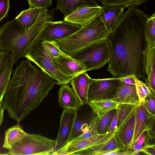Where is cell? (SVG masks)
I'll return each instance as SVG.
<instances>
[{"label": "cell", "mask_w": 155, "mask_h": 155, "mask_svg": "<svg viewBox=\"0 0 155 155\" xmlns=\"http://www.w3.org/2000/svg\"><path fill=\"white\" fill-rule=\"evenodd\" d=\"M128 7L108 38L110 47L107 70L114 77L134 75L144 81L145 56L147 44L144 28L148 18L143 11Z\"/></svg>", "instance_id": "1"}, {"label": "cell", "mask_w": 155, "mask_h": 155, "mask_svg": "<svg viewBox=\"0 0 155 155\" xmlns=\"http://www.w3.org/2000/svg\"><path fill=\"white\" fill-rule=\"evenodd\" d=\"M57 83L29 60H23L14 71L2 106L9 117L19 123L41 104Z\"/></svg>", "instance_id": "2"}, {"label": "cell", "mask_w": 155, "mask_h": 155, "mask_svg": "<svg viewBox=\"0 0 155 155\" xmlns=\"http://www.w3.org/2000/svg\"><path fill=\"white\" fill-rule=\"evenodd\" d=\"M54 11L43 9L35 22L26 30L15 18L0 27V52L11 51L13 65L24 57L47 23L53 21Z\"/></svg>", "instance_id": "3"}, {"label": "cell", "mask_w": 155, "mask_h": 155, "mask_svg": "<svg viewBox=\"0 0 155 155\" xmlns=\"http://www.w3.org/2000/svg\"><path fill=\"white\" fill-rule=\"evenodd\" d=\"M112 31L106 28L99 15L73 34L53 42L63 53L72 57L89 45L107 38Z\"/></svg>", "instance_id": "4"}, {"label": "cell", "mask_w": 155, "mask_h": 155, "mask_svg": "<svg viewBox=\"0 0 155 155\" xmlns=\"http://www.w3.org/2000/svg\"><path fill=\"white\" fill-rule=\"evenodd\" d=\"M39 37L33 43L24 57L36 64L41 69L54 79L58 85L68 84L72 78L63 74L54 63L42 44Z\"/></svg>", "instance_id": "5"}, {"label": "cell", "mask_w": 155, "mask_h": 155, "mask_svg": "<svg viewBox=\"0 0 155 155\" xmlns=\"http://www.w3.org/2000/svg\"><path fill=\"white\" fill-rule=\"evenodd\" d=\"M110 47L108 38L95 42L71 57L80 61L86 71L100 69L108 63Z\"/></svg>", "instance_id": "6"}, {"label": "cell", "mask_w": 155, "mask_h": 155, "mask_svg": "<svg viewBox=\"0 0 155 155\" xmlns=\"http://www.w3.org/2000/svg\"><path fill=\"white\" fill-rule=\"evenodd\" d=\"M56 140L41 135L27 133L20 141L9 149L8 154L53 155Z\"/></svg>", "instance_id": "7"}, {"label": "cell", "mask_w": 155, "mask_h": 155, "mask_svg": "<svg viewBox=\"0 0 155 155\" xmlns=\"http://www.w3.org/2000/svg\"><path fill=\"white\" fill-rule=\"evenodd\" d=\"M120 78L97 79L89 86L87 100L111 99L114 96L120 83Z\"/></svg>", "instance_id": "8"}, {"label": "cell", "mask_w": 155, "mask_h": 155, "mask_svg": "<svg viewBox=\"0 0 155 155\" xmlns=\"http://www.w3.org/2000/svg\"><path fill=\"white\" fill-rule=\"evenodd\" d=\"M81 26L63 20L48 22L39 37L42 41H54L62 39L74 33Z\"/></svg>", "instance_id": "9"}, {"label": "cell", "mask_w": 155, "mask_h": 155, "mask_svg": "<svg viewBox=\"0 0 155 155\" xmlns=\"http://www.w3.org/2000/svg\"><path fill=\"white\" fill-rule=\"evenodd\" d=\"M138 105L118 127L115 132L114 138L121 151H131Z\"/></svg>", "instance_id": "10"}, {"label": "cell", "mask_w": 155, "mask_h": 155, "mask_svg": "<svg viewBox=\"0 0 155 155\" xmlns=\"http://www.w3.org/2000/svg\"><path fill=\"white\" fill-rule=\"evenodd\" d=\"M90 107L88 104H85L81 105L76 110L72 130L67 144L88 130L90 124L95 115Z\"/></svg>", "instance_id": "11"}, {"label": "cell", "mask_w": 155, "mask_h": 155, "mask_svg": "<svg viewBox=\"0 0 155 155\" xmlns=\"http://www.w3.org/2000/svg\"><path fill=\"white\" fill-rule=\"evenodd\" d=\"M75 114V110L64 108L60 117L59 129L53 155L67 144L72 130Z\"/></svg>", "instance_id": "12"}, {"label": "cell", "mask_w": 155, "mask_h": 155, "mask_svg": "<svg viewBox=\"0 0 155 155\" xmlns=\"http://www.w3.org/2000/svg\"><path fill=\"white\" fill-rule=\"evenodd\" d=\"M155 120V115L149 111L144 101L140 103L137 107L132 145L142 133L154 127Z\"/></svg>", "instance_id": "13"}, {"label": "cell", "mask_w": 155, "mask_h": 155, "mask_svg": "<svg viewBox=\"0 0 155 155\" xmlns=\"http://www.w3.org/2000/svg\"><path fill=\"white\" fill-rule=\"evenodd\" d=\"M52 60L63 74L72 78L86 72L85 68L80 61L64 53Z\"/></svg>", "instance_id": "14"}, {"label": "cell", "mask_w": 155, "mask_h": 155, "mask_svg": "<svg viewBox=\"0 0 155 155\" xmlns=\"http://www.w3.org/2000/svg\"><path fill=\"white\" fill-rule=\"evenodd\" d=\"M109 133L98 134L88 138L68 143L53 155H74L77 152L96 145L103 140Z\"/></svg>", "instance_id": "15"}, {"label": "cell", "mask_w": 155, "mask_h": 155, "mask_svg": "<svg viewBox=\"0 0 155 155\" xmlns=\"http://www.w3.org/2000/svg\"><path fill=\"white\" fill-rule=\"evenodd\" d=\"M102 6L80 7L64 18V20L82 26L99 15Z\"/></svg>", "instance_id": "16"}, {"label": "cell", "mask_w": 155, "mask_h": 155, "mask_svg": "<svg viewBox=\"0 0 155 155\" xmlns=\"http://www.w3.org/2000/svg\"><path fill=\"white\" fill-rule=\"evenodd\" d=\"M97 79L91 78L85 72L74 77L71 81L72 88L82 104H88L87 96L89 86Z\"/></svg>", "instance_id": "17"}, {"label": "cell", "mask_w": 155, "mask_h": 155, "mask_svg": "<svg viewBox=\"0 0 155 155\" xmlns=\"http://www.w3.org/2000/svg\"><path fill=\"white\" fill-rule=\"evenodd\" d=\"M111 99L119 104L136 106L140 104L135 85L127 84L122 81L114 97Z\"/></svg>", "instance_id": "18"}, {"label": "cell", "mask_w": 155, "mask_h": 155, "mask_svg": "<svg viewBox=\"0 0 155 155\" xmlns=\"http://www.w3.org/2000/svg\"><path fill=\"white\" fill-rule=\"evenodd\" d=\"M13 65L11 51L4 53L0 64V102L2 103L11 80Z\"/></svg>", "instance_id": "19"}, {"label": "cell", "mask_w": 155, "mask_h": 155, "mask_svg": "<svg viewBox=\"0 0 155 155\" xmlns=\"http://www.w3.org/2000/svg\"><path fill=\"white\" fill-rule=\"evenodd\" d=\"M145 84L155 95V45L147 44L145 61Z\"/></svg>", "instance_id": "20"}, {"label": "cell", "mask_w": 155, "mask_h": 155, "mask_svg": "<svg viewBox=\"0 0 155 155\" xmlns=\"http://www.w3.org/2000/svg\"><path fill=\"white\" fill-rule=\"evenodd\" d=\"M124 8L118 6H104L99 15L106 28L112 31L122 18Z\"/></svg>", "instance_id": "21"}, {"label": "cell", "mask_w": 155, "mask_h": 155, "mask_svg": "<svg viewBox=\"0 0 155 155\" xmlns=\"http://www.w3.org/2000/svg\"><path fill=\"white\" fill-rule=\"evenodd\" d=\"M58 95L59 104L64 108L76 110L82 104L72 88L68 84L61 85Z\"/></svg>", "instance_id": "22"}, {"label": "cell", "mask_w": 155, "mask_h": 155, "mask_svg": "<svg viewBox=\"0 0 155 155\" xmlns=\"http://www.w3.org/2000/svg\"><path fill=\"white\" fill-rule=\"evenodd\" d=\"M54 9L59 10L66 17L78 8L82 6L97 7L100 6L96 0H56Z\"/></svg>", "instance_id": "23"}, {"label": "cell", "mask_w": 155, "mask_h": 155, "mask_svg": "<svg viewBox=\"0 0 155 155\" xmlns=\"http://www.w3.org/2000/svg\"><path fill=\"white\" fill-rule=\"evenodd\" d=\"M26 133L19 123L8 128L5 133L3 147L8 150L21 140Z\"/></svg>", "instance_id": "24"}, {"label": "cell", "mask_w": 155, "mask_h": 155, "mask_svg": "<svg viewBox=\"0 0 155 155\" xmlns=\"http://www.w3.org/2000/svg\"><path fill=\"white\" fill-rule=\"evenodd\" d=\"M88 104L94 113L101 119L110 111L116 109L119 103L111 99L91 101Z\"/></svg>", "instance_id": "25"}, {"label": "cell", "mask_w": 155, "mask_h": 155, "mask_svg": "<svg viewBox=\"0 0 155 155\" xmlns=\"http://www.w3.org/2000/svg\"><path fill=\"white\" fill-rule=\"evenodd\" d=\"M43 9L30 6L21 12L15 18L24 29H27L35 22Z\"/></svg>", "instance_id": "26"}, {"label": "cell", "mask_w": 155, "mask_h": 155, "mask_svg": "<svg viewBox=\"0 0 155 155\" xmlns=\"http://www.w3.org/2000/svg\"><path fill=\"white\" fill-rule=\"evenodd\" d=\"M104 6H118L124 8L140 6L147 0H97Z\"/></svg>", "instance_id": "27"}, {"label": "cell", "mask_w": 155, "mask_h": 155, "mask_svg": "<svg viewBox=\"0 0 155 155\" xmlns=\"http://www.w3.org/2000/svg\"><path fill=\"white\" fill-rule=\"evenodd\" d=\"M144 35L147 44L155 45V13L149 17L145 25Z\"/></svg>", "instance_id": "28"}, {"label": "cell", "mask_w": 155, "mask_h": 155, "mask_svg": "<svg viewBox=\"0 0 155 155\" xmlns=\"http://www.w3.org/2000/svg\"><path fill=\"white\" fill-rule=\"evenodd\" d=\"M137 106L127 104H118L116 109L118 128Z\"/></svg>", "instance_id": "29"}, {"label": "cell", "mask_w": 155, "mask_h": 155, "mask_svg": "<svg viewBox=\"0 0 155 155\" xmlns=\"http://www.w3.org/2000/svg\"><path fill=\"white\" fill-rule=\"evenodd\" d=\"M133 78L135 82L137 92L139 99L140 103L143 102L147 97L153 94L145 83L137 78L134 75H133Z\"/></svg>", "instance_id": "30"}, {"label": "cell", "mask_w": 155, "mask_h": 155, "mask_svg": "<svg viewBox=\"0 0 155 155\" xmlns=\"http://www.w3.org/2000/svg\"><path fill=\"white\" fill-rule=\"evenodd\" d=\"M115 110L116 109H114L110 111L100 119L97 127L98 134L107 133Z\"/></svg>", "instance_id": "31"}, {"label": "cell", "mask_w": 155, "mask_h": 155, "mask_svg": "<svg viewBox=\"0 0 155 155\" xmlns=\"http://www.w3.org/2000/svg\"><path fill=\"white\" fill-rule=\"evenodd\" d=\"M99 120L100 118L98 117L97 115H95L90 124L88 130L82 134L68 143L75 142L79 140L88 138L98 134L97 131V127Z\"/></svg>", "instance_id": "32"}, {"label": "cell", "mask_w": 155, "mask_h": 155, "mask_svg": "<svg viewBox=\"0 0 155 155\" xmlns=\"http://www.w3.org/2000/svg\"><path fill=\"white\" fill-rule=\"evenodd\" d=\"M42 44L52 59L63 53L53 41H42Z\"/></svg>", "instance_id": "33"}, {"label": "cell", "mask_w": 155, "mask_h": 155, "mask_svg": "<svg viewBox=\"0 0 155 155\" xmlns=\"http://www.w3.org/2000/svg\"><path fill=\"white\" fill-rule=\"evenodd\" d=\"M118 151H120V149L114 137L106 143L96 155H105L107 152Z\"/></svg>", "instance_id": "34"}, {"label": "cell", "mask_w": 155, "mask_h": 155, "mask_svg": "<svg viewBox=\"0 0 155 155\" xmlns=\"http://www.w3.org/2000/svg\"><path fill=\"white\" fill-rule=\"evenodd\" d=\"M30 6L40 8H47L52 5V0H27Z\"/></svg>", "instance_id": "35"}, {"label": "cell", "mask_w": 155, "mask_h": 155, "mask_svg": "<svg viewBox=\"0 0 155 155\" xmlns=\"http://www.w3.org/2000/svg\"><path fill=\"white\" fill-rule=\"evenodd\" d=\"M9 8V0H0V21L7 16Z\"/></svg>", "instance_id": "36"}, {"label": "cell", "mask_w": 155, "mask_h": 155, "mask_svg": "<svg viewBox=\"0 0 155 155\" xmlns=\"http://www.w3.org/2000/svg\"><path fill=\"white\" fill-rule=\"evenodd\" d=\"M144 102L149 111L155 115V96L152 94L147 97Z\"/></svg>", "instance_id": "37"}, {"label": "cell", "mask_w": 155, "mask_h": 155, "mask_svg": "<svg viewBox=\"0 0 155 155\" xmlns=\"http://www.w3.org/2000/svg\"><path fill=\"white\" fill-rule=\"evenodd\" d=\"M145 154L150 155H155V145L150 144L144 146L139 150Z\"/></svg>", "instance_id": "38"}, {"label": "cell", "mask_w": 155, "mask_h": 155, "mask_svg": "<svg viewBox=\"0 0 155 155\" xmlns=\"http://www.w3.org/2000/svg\"><path fill=\"white\" fill-rule=\"evenodd\" d=\"M117 125V116L115 110L107 132H110L114 130H117L118 129Z\"/></svg>", "instance_id": "39"}, {"label": "cell", "mask_w": 155, "mask_h": 155, "mask_svg": "<svg viewBox=\"0 0 155 155\" xmlns=\"http://www.w3.org/2000/svg\"><path fill=\"white\" fill-rule=\"evenodd\" d=\"M146 135V131H145L139 136L134 143L142 147L144 146L145 142Z\"/></svg>", "instance_id": "40"}, {"label": "cell", "mask_w": 155, "mask_h": 155, "mask_svg": "<svg viewBox=\"0 0 155 155\" xmlns=\"http://www.w3.org/2000/svg\"><path fill=\"white\" fill-rule=\"evenodd\" d=\"M133 75L134 74L121 77V81L127 84L135 85V82L133 78Z\"/></svg>", "instance_id": "41"}, {"label": "cell", "mask_w": 155, "mask_h": 155, "mask_svg": "<svg viewBox=\"0 0 155 155\" xmlns=\"http://www.w3.org/2000/svg\"><path fill=\"white\" fill-rule=\"evenodd\" d=\"M4 110V109L2 106L1 103L0 102V127L3 121Z\"/></svg>", "instance_id": "42"}, {"label": "cell", "mask_w": 155, "mask_h": 155, "mask_svg": "<svg viewBox=\"0 0 155 155\" xmlns=\"http://www.w3.org/2000/svg\"><path fill=\"white\" fill-rule=\"evenodd\" d=\"M5 53L0 52V64Z\"/></svg>", "instance_id": "43"}]
</instances>
